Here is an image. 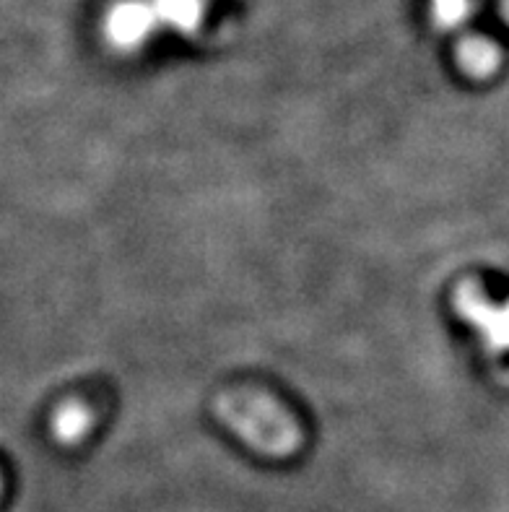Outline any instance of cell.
Returning <instances> with one entry per match:
<instances>
[{"instance_id": "6da1fadb", "label": "cell", "mask_w": 509, "mask_h": 512, "mask_svg": "<svg viewBox=\"0 0 509 512\" xmlns=\"http://www.w3.org/2000/svg\"><path fill=\"white\" fill-rule=\"evenodd\" d=\"M151 11L143 3H123L117 6L110 16V37L120 45H133L141 42V37L149 32Z\"/></svg>"}, {"instance_id": "7a4b0ae2", "label": "cell", "mask_w": 509, "mask_h": 512, "mask_svg": "<svg viewBox=\"0 0 509 512\" xmlns=\"http://www.w3.org/2000/svg\"><path fill=\"white\" fill-rule=\"evenodd\" d=\"M156 8L164 13V19L180 29H193L200 19L203 0H156Z\"/></svg>"}, {"instance_id": "3957f363", "label": "cell", "mask_w": 509, "mask_h": 512, "mask_svg": "<svg viewBox=\"0 0 509 512\" xmlns=\"http://www.w3.org/2000/svg\"><path fill=\"white\" fill-rule=\"evenodd\" d=\"M86 422H89V416H86L84 409H78V406H65V409L58 411L55 422H52L55 437H58L60 442H76L78 437H81V432H84Z\"/></svg>"}, {"instance_id": "277c9868", "label": "cell", "mask_w": 509, "mask_h": 512, "mask_svg": "<svg viewBox=\"0 0 509 512\" xmlns=\"http://www.w3.org/2000/svg\"><path fill=\"white\" fill-rule=\"evenodd\" d=\"M434 13L442 26L458 24L468 13V0H434Z\"/></svg>"}]
</instances>
